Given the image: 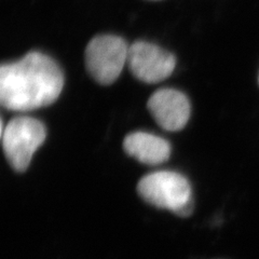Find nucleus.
I'll return each mask as SVG.
<instances>
[{"mask_svg": "<svg viewBox=\"0 0 259 259\" xmlns=\"http://www.w3.org/2000/svg\"><path fill=\"white\" fill-rule=\"evenodd\" d=\"M124 151L143 164L158 165L171 156V145L160 136L146 132H134L123 141Z\"/></svg>", "mask_w": 259, "mask_h": 259, "instance_id": "nucleus-7", "label": "nucleus"}, {"mask_svg": "<svg viewBox=\"0 0 259 259\" xmlns=\"http://www.w3.org/2000/svg\"><path fill=\"white\" fill-rule=\"evenodd\" d=\"M127 66L136 79L146 83H158L172 75L175 56L150 42L137 41L128 48Z\"/></svg>", "mask_w": 259, "mask_h": 259, "instance_id": "nucleus-5", "label": "nucleus"}, {"mask_svg": "<svg viewBox=\"0 0 259 259\" xmlns=\"http://www.w3.org/2000/svg\"><path fill=\"white\" fill-rule=\"evenodd\" d=\"M137 192L147 203L171 210L181 217L192 213L191 186L180 173L161 171L146 175L137 185Z\"/></svg>", "mask_w": 259, "mask_h": 259, "instance_id": "nucleus-2", "label": "nucleus"}, {"mask_svg": "<svg viewBox=\"0 0 259 259\" xmlns=\"http://www.w3.org/2000/svg\"><path fill=\"white\" fill-rule=\"evenodd\" d=\"M147 107L156 122L166 131L183 130L190 118V102L175 89H160L153 93Z\"/></svg>", "mask_w": 259, "mask_h": 259, "instance_id": "nucleus-6", "label": "nucleus"}, {"mask_svg": "<svg viewBox=\"0 0 259 259\" xmlns=\"http://www.w3.org/2000/svg\"><path fill=\"white\" fill-rule=\"evenodd\" d=\"M47 137L45 125L39 120L19 116L2 125V140L5 156L16 172L26 171L32 156Z\"/></svg>", "mask_w": 259, "mask_h": 259, "instance_id": "nucleus-3", "label": "nucleus"}, {"mask_svg": "<svg viewBox=\"0 0 259 259\" xmlns=\"http://www.w3.org/2000/svg\"><path fill=\"white\" fill-rule=\"evenodd\" d=\"M128 48L122 38L113 35L94 37L85 49V66L100 84L115 82L127 64Z\"/></svg>", "mask_w": 259, "mask_h": 259, "instance_id": "nucleus-4", "label": "nucleus"}, {"mask_svg": "<svg viewBox=\"0 0 259 259\" xmlns=\"http://www.w3.org/2000/svg\"><path fill=\"white\" fill-rule=\"evenodd\" d=\"M63 87L62 69L40 52L0 68V103L8 110L25 112L49 106L59 99Z\"/></svg>", "mask_w": 259, "mask_h": 259, "instance_id": "nucleus-1", "label": "nucleus"}]
</instances>
